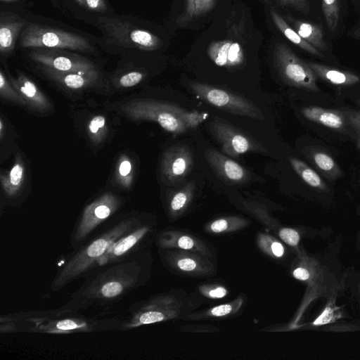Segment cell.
Wrapping results in <instances>:
<instances>
[{
    "mask_svg": "<svg viewBox=\"0 0 360 360\" xmlns=\"http://www.w3.org/2000/svg\"><path fill=\"white\" fill-rule=\"evenodd\" d=\"M128 257L86 281L58 310L74 314L96 304H108L122 299L141 282L142 266L137 259Z\"/></svg>",
    "mask_w": 360,
    "mask_h": 360,
    "instance_id": "cell-1",
    "label": "cell"
},
{
    "mask_svg": "<svg viewBox=\"0 0 360 360\" xmlns=\"http://www.w3.org/2000/svg\"><path fill=\"white\" fill-rule=\"evenodd\" d=\"M70 314H61L57 309L1 316L0 330L1 333H11L18 324H21V328L22 326L26 327L27 331L48 334H70L122 329V322L119 320H101Z\"/></svg>",
    "mask_w": 360,
    "mask_h": 360,
    "instance_id": "cell-2",
    "label": "cell"
},
{
    "mask_svg": "<svg viewBox=\"0 0 360 360\" xmlns=\"http://www.w3.org/2000/svg\"><path fill=\"white\" fill-rule=\"evenodd\" d=\"M139 224L141 221L136 217L124 218L84 245L72 255L56 274L51 289L58 291L97 266L98 262L110 246Z\"/></svg>",
    "mask_w": 360,
    "mask_h": 360,
    "instance_id": "cell-3",
    "label": "cell"
},
{
    "mask_svg": "<svg viewBox=\"0 0 360 360\" xmlns=\"http://www.w3.org/2000/svg\"><path fill=\"white\" fill-rule=\"evenodd\" d=\"M120 112L134 121L158 123L164 130L175 135L186 133L185 124L191 110L164 101L135 99L122 104Z\"/></svg>",
    "mask_w": 360,
    "mask_h": 360,
    "instance_id": "cell-4",
    "label": "cell"
},
{
    "mask_svg": "<svg viewBox=\"0 0 360 360\" xmlns=\"http://www.w3.org/2000/svg\"><path fill=\"white\" fill-rule=\"evenodd\" d=\"M24 48L65 49L91 51V45L86 39L74 33L38 24L29 25L20 39Z\"/></svg>",
    "mask_w": 360,
    "mask_h": 360,
    "instance_id": "cell-5",
    "label": "cell"
},
{
    "mask_svg": "<svg viewBox=\"0 0 360 360\" xmlns=\"http://www.w3.org/2000/svg\"><path fill=\"white\" fill-rule=\"evenodd\" d=\"M192 92L200 99L231 114L264 120L259 108L251 101L231 91L199 82H188Z\"/></svg>",
    "mask_w": 360,
    "mask_h": 360,
    "instance_id": "cell-6",
    "label": "cell"
},
{
    "mask_svg": "<svg viewBox=\"0 0 360 360\" xmlns=\"http://www.w3.org/2000/svg\"><path fill=\"white\" fill-rule=\"evenodd\" d=\"M274 59L280 77L288 85L319 91L317 77L308 63L301 60L286 44H275Z\"/></svg>",
    "mask_w": 360,
    "mask_h": 360,
    "instance_id": "cell-7",
    "label": "cell"
},
{
    "mask_svg": "<svg viewBox=\"0 0 360 360\" xmlns=\"http://www.w3.org/2000/svg\"><path fill=\"white\" fill-rule=\"evenodd\" d=\"M120 198L111 193H104L88 204L81 214L72 235V243L78 245L120 208Z\"/></svg>",
    "mask_w": 360,
    "mask_h": 360,
    "instance_id": "cell-8",
    "label": "cell"
},
{
    "mask_svg": "<svg viewBox=\"0 0 360 360\" xmlns=\"http://www.w3.org/2000/svg\"><path fill=\"white\" fill-rule=\"evenodd\" d=\"M211 134L227 156L238 158L242 154L257 152L266 153L267 149L259 142L229 123L214 116L210 123Z\"/></svg>",
    "mask_w": 360,
    "mask_h": 360,
    "instance_id": "cell-9",
    "label": "cell"
},
{
    "mask_svg": "<svg viewBox=\"0 0 360 360\" xmlns=\"http://www.w3.org/2000/svg\"><path fill=\"white\" fill-rule=\"evenodd\" d=\"M193 161L192 150L186 145H174L167 148L160 162L162 181L167 185H176L191 172Z\"/></svg>",
    "mask_w": 360,
    "mask_h": 360,
    "instance_id": "cell-10",
    "label": "cell"
},
{
    "mask_svg": "<svg viewBox=\"0 0 360 360\" xmlns=\"http://www.w3.org/2000/svg\"><path fill=\"white\" fill-rule=\"evenodd\" d=\"M30 58L41 67L60 72H91L98 71L90 60L80 56L57 52L56 50L32 51Z\"/></svg>",
    "mask_w": 360,
    "mask_h": 360,
    "instance_id": "cell-11",
    "label": "cell"
},
{
    "mask_svg": "<svg viewBox=\"0 0 360 360\" xmlns=\"http://www.w3.org/2000/svg\"><path fill=\"white\" fill-rule=\"evenodd\" d=\"M113 25L109 28L112 39L122 46L136 47L144 51H153L159 49L162 42L154 34L142 29L132 27L119 22L112 20Z\"/></svg>",
    "mask_w": 360,
    "mask_h": 360,
    "instance_id": "cell-12",
    "label": "cell"
},
{
    "mask_svg": "<svg viewBox=\"0 0 360 360\" xmlns=\"http://www.w3.org/2000/svg\"><path fill=\"white\" fill-rule=\"evenodd\" d=\"M150 231L148 225L139 224L126 233L110 246L97 266L110 264L131 256Z\"/></svg>",
    "mask_w": 360,
    "mask_h": 360,
    "instance_id": "cell-13",
    "label": "cell"
},
{
    "mask_svg": "<svg viewBox=\"0 0 360 360\" xmlns=\"http://www.w3.org/2000/svg\"><path fill=\"white\" fill-rule=\"evenodd\" d=\"M205 158L216 174L227 184H244L250 178L249 172L245 167L218 150H207Z\"/></svg>",
    "mask_w": 360,
    "mask_h": 360,
    "instance_id": "cell-14",
    "label": "cell"
},
{
    "mask_svg": "<svg viewBox=\"0 0 360 360\" xmlns=\"http://www.w3.org/2000/svg\"><path fill=\"white\" fill-rule=\"evenodd\" d=\"M8 79L27 104V107L39 112L52 109V103L47 96L30 78L22 73L17 77L8 76Z\"/></svg>",
    "mask_w": 360,
    "mask_h": 360,
    "instance_id": "cell-15",
    "label": "cell"
},
{
    "mask_svg": "<svg viewBox=\"0 0 360 360\" xmlns=\"http://www.w3.org/2000/svg\"><path fill=\"white\" fill-rule=\"evenodd\" d=\"M44 75L58 86L70 91H82L93 87L98 82V71L91 72H60L42 67Z\"/></svg>",
    "mask_w": 360,
    "mask_h": 360,
    "instance_id": "cell-16",
    "label": "cell"
},
{
    "mask_svg": "<svg viewBox=\"0 0 360 360\" xmlns=\"http://www.w3.org/2000/svg\"><path fill=\"white\" fill-rule=\"evenodd\" d=\"M207 55L218 66L237 67L245 60L244 51L240 44L232 40L213 41L207 48Z\"/></svg>",
    "mask_w": 360,
    "mask_h": 360,
    "instance_id": "cell-17",
    "label": "cell"
},
{
    "mask_svg": "<svg viewBox=\"0 0 360 360\" xmlns=\"http://www.w3.org/2000/svg\"><path fill=\"white\" fill-rule=\"evenodd\" d=\"M25 25L19 16L8 12H1L0 16V52L1 55L11 53L18 36Z\"/></svg>",
    "mask_w": 360,
    "mask_h": 360,
    "instance_id": "cell-18",
    "label": "cell"
},
{
    "mask_svg": "<svg viewBox=\"0 0 360 360\" xmlns=\"http://www.w3.org/2000/svg\"><path fill=\"white\" fill-rule=\"evenodd\" d=\"M25 179V165L22 156L16 154L11 169L1 172V185L4 194L8 198L16 197L22 190Z\"/></svg>",
    "mask_w": 360,
    "mask_h": 360,
    "instance_id": "cell-19",
    "label": "cell"
},
{
    "mask_svg": "<svg viewBox=\"0 0 360 360\" xmlns=\"http://www.w3.org/2000/svg\"><path fill=\"white\" fill-rule=\"evenodd\" d=\"M302 115L307 120L334 129H342L346 119L343 112L317 106L304 107L301 110Z\"/></svg>",
    "mask_w": 360,
    "mask_h": 360,
    "instance_id": "cell-20",
    "label": "cell"
},
{
    "mask_svg": "<svg viewBox=\"0 0 360 360\" xmlns=\"http://www.w3.org/2000/svg\"><path fill=\"white\" fill-rule=\"evenodd\" d=\"M316 77L330 84L338 86H350L360 81V77L348 71L330 68L314 62L308 63Z\"/></svg>",
    "mask_w": 360,
    "mask_h": 360,
    "instance_id": "cell-21",
    "label": "cell"
},
{
    "mask_svg": "<svg viewBox=\"0 0 360 360\" xmlns=\"http://www.w3.org/2000/svg\"><path fill=\"white\" fill-rule=\"evenodd\" d=\"M293 28L307 42L320 51L328 49L322 27L314 22L291 19Z\"/></svg>",
    "mask_w": 360,
    "mask_h": 360,
    "instance_id": "cell-22",
    "label": "cell"
},
{
    "mask_svg": "<svg viewBox=\"0 0 360 360\" xmlns=\"http://www.w3.org/2000/svg\"><path fill=\"white\" fill-rule=\"evenodd\" d=\"M270 15L274 25L289 41L302 50L315 56L321 58L324 56L321 51H319L302 39L295 30L287 23L276 9L273 8L270 9Z\"/></svg>",
    "mask_w": 360,
    "mask_h": 360,
    "instance_id": "cell-23",
    "label": "cell"
},
{
    "mask_svg": "<svg viewBox=\"0 0 360 360\" xmlns=\"http://www.w3.org/2000/svg\"><path fill=\"white\" fill-rule=\"evenodd\" d=\"M216 2L217 0H186L184 9L176 23L179 27H186L193 20L211 11Z\"/></svg>",
    "mask_w": 360,
    "mask_h": 360,
    "instance_id": "cell-24",
    "label": "cell"
},
{
    "mask_svg": "<svg viewBox=\"0 0 360 360\" xmlns=\"http://www.w3.org/2000/svg\"><path fill=\"white\" fill-rule=\"evenodd\" d=\"M288 160L292 169L307 184L321 191L328 190L319 175L306 163L294 157H289Z\"/></svg>",
    "mask_w": 360,
    "mask_h": 360,
    "instance_id": "cell-25",
    "label": "cell"
},
{
    "mask_svg": "<svg viewBox=\"0 0 360 360\" xmlns=\"http://www.w3.org/2000/svg\"><path fill=\"white\" fill-rule=\"evenodd\" d=\"M195 191V182L191 181L171 196L169 203V210L172 214L183 211L191 202Z\"/></svg>",
    "mask_w": 360,
    "mask_h": 360,
    "instance_id": "cell-26",
    "label": "cell"
},
{
    "mask_svg": "<svg viewBox=\"0 0 360 360\" xmlns=\"http://www.w3.org/2000/svg\"><path fill=\"white\" fill-rule=\"evenodd\" d=\"M134 167L131 159L126 155H122L117 162L115 180L122 188H129L134 180Z\"/></svg>",
    "mask_w": 360,
    "mask_h": 360,
    "instance_id": "cell-27",
    "label": "cell"
},
{
    "mask_svg": "<svg viewBox=\"0 0 360 360\" xmlns=\"http://www.w3.org/2000/svg\"><path fill=\"white\" fill-rule=\"evenodd\" d=\"M87 134L91 142L99 145L103 142L108 134V124L102 115L92 117L87 124Z\"/></svg>",
    "mask_w": 360,
    "mask_h": 360,
    "instance_id": "cell-28",
    "label": "cell"
},
{
    "mask_svg": "<svg viewBox=\"0 0 360 360\" xmlns=\"http://www.w3.org/2000/svg\"><path fill=\"white\" fill-rule=\"evenodd\" d=\"M0 96L5 101L14 103L22 107H27L24 99L13 87L8 78L4 72L0 71Z\"/></svg>",
    "mask_w": 360,
    "mask_h": 360,
    "instance_id": "cell-29",
    "label": "cell"
},
{
    "mask_svg": "<svg viewBox=\"0 0 360 360\" xmlns=\"http://www.w3.org/2000/svg\"><path fill=\"white\" fill-rule=\"evenodd\" d=\"M311 158L318 168L328 176L335 177L340 174L338 165L328 154L322 151H314L311 153Z\"/></svg>",
    "mask_w": 360,
    "mask_h": 360,
    "instance_id": "cell-30",
    "label": "cell"
},
{
    "mask_svg": "<svg viewBox=\"0 0 360 360\" xmlns=\"http://www.w3.org/2000/svg\"><path fill=\"white\" fill-rule=\"evenodd\" d=\"M321 8L329 30L335 31L340 20V1L321 0Z\"/></svg>",
    "mask_w": 360,
    "mask_h": 360,
    "instance_id": "cell-31",
    "label": "cell"
},
{
    "mask_svg": "<svg viewBox=\"0 0 360 360\" xmlns=\"http://www.w3.org/2000/svg\"><path fill=\"white\" fill-rule=\"evenodd\" d=\"M144 73L140 71H129L122 75L117 79L118 87L129 88L139 84L144 79Z\"/></svg>",
    "mask_w": 360,
    "mask_h": 360,
    "instance_id": "cell-32",
    "label": "cell"
},
{
    "mask_svg": "<svg viewBox=\"0 0 360 360\" xmlns=\"http://www.w3.org/2000/svg\"><path fill=\"white\" fill-rule=\"evenodd\" d=\"M281 6L292 7L302 13H308L310 8L307 0H276Z\"/></svg>",
    "mask_w": 360,
    "mask_h": 360,
    "instance_id": "cell-33",
    "label": "cell"
},
{
    "mask_svg": "<svg viewBox=\"0 0 360 360\" xmlns=\"http://www.w3.org/2000/svg\"><path fill=\"white\" fill-rule=\"evenodd\" d=\"M280 238L287 244L295 246L300 241V235L294 229L285 228L279 232Z\"/></svg>",
    "mask_w": 360,
    "mask_h": 360,
    "instance_id": "cell-34",
    "label": "cell"
},
{
    "mask_svg": "<svg viewBox=\"0 0 360 360\" xmlns=\"http://www.w3.org/2000/svg\"><path fill=\"white\" fill-rule=\"evenodd\" d=\"M342 112L349 125L360 134V108L358 110H345Z\"/></svg>",
    "mask_w": 360,
    "mask_h": 360,
    "instance_id": "cell-35",
    "label": "cell"
},
{
    "mask_svg": "<svg viewBox=\"0 0 360 360\" xmlns=\"http://www.w3.org/2000/svg\"><path fill=\"white\" fill-rule=\"evenodd\" d=\"M234 218H221L214 221L210 224V229L214 233H221L226 230Z\"/></svg>",
    "mask_w": 360,
    "mask_h": 360,
    "instance_id": "cell-36",
    "label": "cell"
},
{
    "mask_svg": "<svg viewBox=\"0 0 360 360\" xmlns=\"http://www.w3.org/2000/svg\"><path fill=\"white\" fill-rule=\"evenodd\" d=\"M179 269L184 271H192L197 267V262L190 257H181L176 262Z\"/></svg>",
    "mask_w": 360,
    "mask_h": 360,
    "instance_id": "cell-37",
    "label": "cell"
},
{
    "mask_svg": "<svg viewBox=\"0 0 360 360\" xmlns=\"http://www.w3.org/2000/svg\"><path fill=\"white\" fill-rule=\"evenodd\" d=\"M333 318V310L330 307H326L321 314L314 321L316 326L323 325L329 323Z\"/></svg>",
    "mask_w": 360,
    "mask_h": 360,
    "instance_id": "cell-38",
    "label": "cell"
},
{
    "mask_svg": "<svg viewBox=\"0 0 360 360\" xmlns=\"http://www.w3.org/2000/svg\"><path fill=\"white\" fill-rule=\"evenodd\" d=\"M232 306L229 304L216 306L211 309L210 314L214 316H223L231 313Z\"/></svg>",
    "mask_w": 360,
    "mask_h": 360,
    "instance_id": "cell-39",
    "label": "cell"
},
{
    "mask_svg": "<svg viewBox=\"0 0 360 360\" xmlns=\"http://www.w3.org/2000/svg\"><path fill=\"white\" fill-rule=\"evenodd\" d=\"M177 246L184 250H191L195 248L194 240L187 236H182L176 242Z\"/></svg>",
    "mask_w": 360,
    "mask_h": 360,
    "instance_id": "cell-40",
    "label": "cell"
},
{
    "mask_svg": "<svg viewBox=\"0 0 360 360\" xmlns=\"http://www.w3.org/2000/svg\"><path fill=\"white\" fill-rule=\"evenodd\" d=\"M84 5L91 10L102 11L105 9L103 0H84Z\"/></svg>",
    "mask_w": 360,
    "mask_h": 360,
    "instance_id": "cell-41",
    "label": "cell"
},
{
    "mask_svg": "<svg viewBox=\"0 0 360 360\" xmlns=\"http://www.w3.org/2000/svg\"><path fill=\"white\" fill-rule=\"evenodd\" d=\"M292 275L296 279L300 281H307L310 276L308 270L302 267L295 269L292 272Z\"/></svg>",
    "mask_w": 360,
    "mask_h": 360,
    "instance_id": "cell-42",
    "label": "cell"
},
{
    "mask_svg": "<svg viewBox=\"0 0 360 360\" xmlns=\"http://www.w3.org/2000/svg\"><path fill=\"white\" fill-rule=\"evenodd\" d=\"M227 294L226 290L221 286L210 290L208 292L210 297L212 298H222Z\"/></svg>",
    "mask_w": 360,
    "mask_h": 360,
    "instance_id": "cell-43",
    "label": "cell"
},
{
    "mask_svg": "<svg viewBox=\"0 0 360 360\" xmlns=\"http://www.w3.org/2000/svg\"><path fill=\"white\" fill-rule=\"evenodd\" d=\"M271 250L274 255L281 257L284 254V248L281 243L274 242L271 245Z\"/></svg>",
    "mask_w": 360,
    "mask_h": 360,
    "instance_id": "cell-44",
    "label": "cell"
},
{
    "mask_svg": "<svg viewBox=\"0 0 360 360\" xmlns=\"http://www.w3.org/2000/svg\"><path fill=\"white\" fill-rule=\"evenodd\" d=\"M6 123H4L3 118L1 117L0 120V139L2 141L4 136L6 135Z\"/></svg>",
    "mask_w": 360,
    "mask_h": 360,
    "instance_id": "cell-45",
    "label": "cell"
},
{
    "mask_svg": "<svg viewBox=\"0 0 360 360\" xmlns=\"http://www.w3.org/2000/svg\"><path fill=\"white\" fill-rule=\"evenodd\" d=\"M354 35L360 37V27L354 32Z\"/></svg>",
    "mask_w": 360,
    "mask_h": 360,
    "instance_id": "cell-46",
    "label": "cell"
},
{
    "mask_svg": "<svg viewBox=\"0 0 360 360\" xmlns=\"http://www.w3.org/2000/svg\"><path fill=\"white\" fill-rule=\"evenodd\" d=\"M80 5H84V0H76Z\"/></svg>",
    "mask_w": 360,
    "mask_h": 360,
    "instance_id": "cell-47",
    "label": "cell"
},
{
    "mask_svg": "<svg viewBox=\"0 0 360 360\" xmlns=\"http://www.w3.org/2000/svg\"><path fill=\"white\" fill-rule=\"evenodd\" d=\"M3 1H16V0H1Z\"/></svg>",
    "mask_w": 360,
    "mask_h": 360,
    "instance_id": "cell-48",
    "label": "cell"
},
{
    "mask_svg": "<svg viewBox=\"0 0 360 360\" xmlns=\"http://www.w3.org/2000/svg\"><path fill=\"white\" fill-rule=\"evenodd\" d=\"M358 146L360 148V139H359V140H358Z\"/></svg>",
    "mask_w": 360,
    "mask_h": 360,
    "instance_id": "cell-49",
    "label": "cell"
},
{
    "mask_svg": "<svg viewBox=\"0 0 360 360\" xmlns=\"http://www.w3.org/2000/svg\"><path fill=\"white\" fill-rule=\"evenodd\" d=\"M266 3H269L271 0H264Z\"/></svg>",
    "mask_w": 360,
    "mask_h": 360,
    "instance_id": "cell-50",
    "label": "cell"
}]
</instances>
